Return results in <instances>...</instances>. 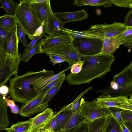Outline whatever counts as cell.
<instances>
[{
    "mask_svg": "<svg viewBox=\"0 0 132 132\" xmlns=\"http://www.w3.org/2000/svg\"><path fill=\"white\" fill-rule=\"evenodd\" d=\"M84 63L80 71L77 74L69 73L65 80L71 85L89 83L93 79L101 77L111 71L115 60V56L101 54L82 57Z\"/></svg>",
    "mask_w": 132,
    "mask_h": 132,
    "instance_id": "6da1fadb",
    "label": "cell"
},
{
    "mask_svg": "<svg viewBox=\"0 0 132 132\" xmlns=\"http://www.w3.org/2000/svg\"><path fill=\"white\" fill-rule=\"evenodd\" d=\"M55 74L53 70L44 69L38 71H28L20 76L16 75L9 80L10 95L14 101L22 103L30 100L38 94L31 86Z\"/></svg>",
    "mask_w": 132,
    "mask_h": 132,
    "instance_id": "7a4b0ae2",
    "label": "cell"
},
{
    "mask_svg": "<svg viewBox=\"0 0 132 132\" xmlns=\"http://www.w3.org/2000/svg\"><path fill=\"white\" fill-rule=\"evenodd\" d=\"M110 83L109 86L96 92L109 97H128L132 95V61L123 70L113 76Z\"/></svg>",
    "mask_w": 132,
    "mask_h": 132,
    "instance_id": "3957f363",
    "label": "cell"
},
{
    "mask_svg": "<svg viewBox=\"0 0 132 132\" xmlns=\"http://www.w3.org/2000/svg\"><path fill=\"white\" fill-rule=\"evenodd\" d=\"M30 0H22L16 5L14 16L18 23L30 39L36 30L41 25L32 13Z\"/></svg>",
    "mask_w": 132,
    "mask_h": 132,
    "instance_id": "277c9868",
    "label": "cell"
},
{
    "mask_svg": "<svg viewBox=\"0 0 132 132\" xmlns=\"http://www.w3.org/2000/svg\"><path fill=\"white\" fill-rule=\"evenodd\" d=\"M103 40L96 38H76L73 39L72 43L82 57L99 54L102 50Z\"/></svg>",
    "mask_w": 132,
    "mask_h": 132,
    "instance_id": "5b68a950",
    "label": "cell"
},
{
    "mask_svg": "<svg viewBox=\"0 0 132 132\" xmlns=\"http://www.w3.org/2000/svg\"><path fill=\"white\" fill-rule=\"evenodd\" d=\"M127 28L123 23L115 22L110 24L104 23L92 25L88 30L82 31L98 36L103 39L120 35L125 32Z\"/></svg>",
    "mask_w": 132,
    "mask_h": 132,
    "instance_id": "8992f818",
    "label": "cell"
},
{
    "mask_svg": "<svg viewBox=\"0 0 132 132\" xmlns=\"http://www.w3.org/2000/svg\"><path fill=\"white\" fill-rule=\"evenodd\" d=\"M45 53L47 55L54 54L60 56L67 62L70 67L83 61L82 57L73 46L72 42L62 44Z\"/></svg>",
    "mask_w": 132,
    "mask_h": 132,
    "instance_id": "52a82bcc",
    "label": "cell"
},
{
    "mask_svg": "<svg viewBox=\"0 0 132 132\" xmlns=\"http://www.w3.org/2000/svg\"><path fill=\"white\" fill-rule=\"evenodd\" d=\"M80 114L85 119L87 122L102 117L111 116L108 109L101 108L96 99L91 101H85Z\"/></svg>",
    "mask_w": 132,
    "mask_h": 132,
    "instance_id": "ba28073f",
    "label": "cell"
},
{
    "mask_svg": "<svg viewBox=\"0 0 132 132\" xmlns=\"http://www.w3.org/2000/svg\"><path fill=\"white\" fill-rule=\"evenodd\" d=\"M95 99L102 108L115 107L132 111V95L128 98L122 96L109 97L102 94Z\"/></svg>",
    "mask_w": 132,
    "mask_h": 132,
    "instance_id": "9c48e42d",
    "label": "cell"
},
{
    "mask_svg": "<svg viewBox=\"0 0 132 132\" xmlns=\"http://www.w3.org/2000/svg\"><path fill=\"white\" fill-rule=\"evenodd\" d=\"M54 115L52 109L47 108L34 117L30 118V126L27 132H39L47 129Z\"/></svg>",
    "mask_w": 132,
    "mask_h": 132,
    "instance_id": "30bf717a",
    "label": "cell"
},
{
    "mask_svg": "<svg viewBox=\"0 0 132 132\" xmlns=\"http://www.w3.org/2000/svg\"><path fill=\"white\" fill-rule=\"evenodd\" d=\"M46 92L37 95L31 100L22 103L19 110L20 114L23 117H29L44 110L49 105L48 103H42Z\"/></svg>",
    "mask_w": 132,
    "mask_h": 132,
    "instance_id": "8fae6325",
    "label": "cell"
},
{
    "mask_svg": "<svg viewBox=\"0 0 132 132\" xmlns=\"http://www.w3.org/2000/svg\"><path fill=\"white\" fill-rule=\"evenodd\" d=\"M30 7L32 13L36 19L41 24L44 22V26L46 25L53 12L51 8L50 0L39 3L30 2Z\"/></svg>",
    "mask_w": 132,
    "mask_h": 132,
    "instance_id": "7c38bea8",
    "label": "cell"
},
{
    "mask_svg": "<svg viewBox=\"0 0 132 132\" xmlns=\"http://www.w3.org/2000/svg\"><path fill=\"white\" fill-rule=\"evenodd\" d=\"M21 54L9 60L0 70V87L5 85L10 78L17 75Z\"/></svg>",
    "mask_w": 132,
    "mask_h": 132,
    "instance_id": "4fadbf2b",
    "label": "cell"
},
{
    "mask_svg": "<svg viewBox=\"0 0 132 132\" xmlns=\"http://www.w3.org/2000/svg\"><path fill=\"white\" fill-rule=\"evenodd\" d=\"M73 39L66 34L61 35L47 36L43 39L40 46V53L43 54L62 44L72 42Z\"/></svg>",
    "mask_w": 132,
    "mask_h": 132,
    "instance_id": "5bb4252c",
    "label": "cell"
},
{
    "mask_svg": "<svg viewBox=\"0 0 132 132\" xmlns=\"http://www.w3.org/2000/svg\"><path fill=\"white\" fill-rule=\"evenodd\" d=\"M85 101L84 98L81 99L79 107L73 113L68 122L60 132H71L81 124L87 122L85 119L81 116L80 114V111Z\"/></svg>",
    "mask_w": 132,
    "mask_h": 132,
    "instance_id": "9a60e30c",
    "label": "cell"
},
{
    "mask_svg": "<svg viewBox=\"0 0 132 132\" xmlns=\"http://www.w3.org/2000/svg\"><path fill=\"white\" fill-rule=\"evenodd\" d=\"M120 35L104 38L102 50L99 54L113 57L114 53L123 43Z\"/></svg>",
    "mask_w": 132,
    "mask_h": 132,
    "instance_id": "2e32d148",
    "label": "cell"
},
{
    "mask_svg": "<svg viewBox=\"0 0 132 132\" xmlns=\"http://www.w3.org/2000/svg\"><path fill=\"white\" fill-rule=\"evenodd\" d=\"M64 24L59 21L53 12L47 24L43 26L45 32L50 36L62 35L66 34L63 31Z\"/></svg>",
    "mask_w": 132,
    "mask_h": 132,
    "instance_id": "e0dca14e",
    "label": "cell"
},
{
    "mask_svg": "<svg viewBox=\"0 0 132 132\" xmlns=\"http://www.w3.org/2000/svg\"><path fill=\"white\" fill-rule=\"evenodd\" d=\"M58 20L64 24L69 22L81 21L87 19L88 16L87 12L84 10L78 11L54 13Z\"/></svg>",
    "mask_w": 132,
    "mask_h": 132,
    "instance_id": "ac0fdd59",
    "label": "cell"
},
{
    "mask_svg": "<svg viewBox=\"0 0 132 132\" xmlns=\"http://www.w3.org/2000/svg\"><path fill=\"white\" fill-rule=\"evenodd\" d=\"M17 25L8 33L6 39V52L12 56L18 55L19 39L17 32Z\"/></svg>",
    "mask_w": 132,
    "mask_h": 132,
    "instance_id": "d6986e66",
    "label": "cell"
},
{
    "mask_svg": "<svg viewBox=\"0 0 132 132\" xmlns=\"http://www.w3.org/2000/svg\"><path fill=\"white\" fill-rule=\"evenodd\" d=\"M72 106V103L63 107L56 113V125L54 132H60L68 122L73 113L71 111Z\"/></svg>",
    "mask_w": 132,
    "mask_h": 132,
    "instance_id": "ffe728a7",
    "label": "cell"
},
{
    "mask_svg": "<svg viewBox=\"0 0 132 132\" xmlns=\"http://www.w3.org/2000/svg\"><path fill=\"white\" fill-rule=\"evenodd\" d=\"M109 121L110 116H108L90 122L88 132H106Z\"/></svg>",
    "mask_w": 132,
    "mask_h": 132,
    "instance_id": "44dd1931",
    "label": "cell"
},
{
    "mask_svg": "<svg viewBox=\"0 0 132 132\" xmlns=\"http://www.w3.org/2000/svg\"><path fill=\"white\" fill-rule=\"evenodd\" d=\"M9 32L0 26V61L5 62L14 56L9 55L6 52V39Z\"/></svg>",
    "mask_w": 132,
    "mask_h": 132,
    "instance_id": "7402d4cb",
    "label": "cell"
},
{
    "mask_svg": "<svg viewBox=\"0 0 132 132\" xmlns=\"http://www.w3.org/2000/svg\"><path fill=\"white\" fill-rule=\"evenodd\" d=\"M7 106L2 96H0V126L2 130H5L9 125Z\"/></svg>",
    "mask_w": 132,
    "mask_h": 132,
    "instance_id": "603a6c76",
    "label": "cell"
},
{
    "mask_svg": "<svg viewBox=\"0 0 132 132\" xmlns=\"http://www.w3.org/2000/svg\"><path fill=\"white\" fill-rule=\"evenodd\" d=\"M73 4L77 6L84 5L110 7L112 5L109 0H75Z\"/></svg>",
    "mask_w": 132,
    "mask_h": 132,
    "instance_id": "cb8c5ba5",
    "label": "cell"
},
{
    "mask_svg": "<svg viewBox=\"0 0 132 132\" xmlns=\"http://www.w3.org/2000/svg\"><path fill=\"white\" fill-rule=\"evenodd\" d=\"M17 23L14 15L6 14L0 16V26L9 31L16 26Z\"/></svg>",
    "mask_w": 132,
    "mask_h": 132,
    "instance_id": "d4e9b609",
    "label": "cell"
},
{
    "mask_svg": "<svg viewBox=\"0 0 132 132\" xmlns=\"http://www.w3.org/2000/svg\"><path fill=\"white\" fill-rule=\"evenodd\" d=\"M70 68L71 67L69 66L68 68L56 74H55L54 75L44 79L38 82L35 83L33 85V87L35 91L38 93V90L56 79L63 73Z\"/></svg>",
    "mask_w": 132,
    "mask_h": 132,
    "instance_id": "484cf974",
    "label": "cell"
},
{
    "mask_svg": "<svg viewBox=\"0 0 132 132\" xmlns=\"http://www.w3.org/2000/svg\"><path fill=\"white\" fill-rule=\"evenodd\" d=\"M43 40V39H42L31 48L23 53L20 58L21 61L27 62L33 55L40 53V46Z\"/></svg>",
    "mask_w": 132,
    "mask_h": 132,
    "instance_id": "4316f807",
    "label": "cell"
},
{
    "mask_svg": "<svg viewBox=\"0 0 132 132\" xmlns=\"http://www.w3.org/2000/svg\"><path fill=\"white\" fill-rule=\"evenodd\" d=\"M30 126L29 120L19 122L13 124L9 128L5 129L8 132H27Z\"/></svg>",
    "mask_w": 132,
    "mask_h": 132,
    "instance_id": "83f0119b",
    "label": "cell"
},
{
    "mask_svg": "<svg viewBox=\"0 0 132 132\" xmlns=\"http://www.w3.org/2000/svg\"><path fill=\"white\" fill-rule=\"evenodd\" d=\"M64 31L69 35L72 38H96L103 40V39L98 36L83 32L70 30L67 28L63 29Z\"/></svg>",
    "mask_w": 132,
    "mask_h": 132,
    "instance_id": "f1b7e54d",
    "label": "cell"
},
{
    "mask_svg": "<svg viewBox=\"0 0 132 132\" xmlns=\"http://www.w3.org/2000/svg\"><path fill=\"white\" fill-rule=\"evenodd\" d=\"M123 41L121 45L129 48L132 47V27H128L126 30L120 35Z\"/></svg>",
    "mask_w": 132,
    "mask_h": 132,
    "instance_id": "f546056e",
    "label": "cell"
},
{
    "mask_svg": "<svg viewBox=\"0 0 132 132\" xmlns=\"http://www.w3.org/2000/svg\"><path fill=\"white\" fill-rule=\"evenodd\" d=\"M65 73L64 72L63 73L56 79L38 90L37 95L46 93L49 90L56 86L61 82L64 81L65 80Z\"/></svg>",
    "mask_w": 132,
    "mask_h": 132,
    "instance_id": "4dcf8cb0",
    "label": "cell"
},
{
    "mask_svg": "<svg viewBox=\"0 0 132 132\" xmlns=\"http://www.w3.org/2000/svg\"><path fill=\"white\" fill-rule=\"evenodd\" d=\"M2 7L4 9L6 12L11 15H14L16 5L15 3L11 0H0Z\"/></svg>",
    "mask_w": 132,
    "mask_h": 132,
    "instance_id": "1f68e13d",
    "label": "cell"
},
{
    "mask_svg": "<svg viewBox=\"0 0 132 132\" xmlns=\"http://www.w3.org/2000/svg\"><path fill=\"white\" fill-rule=\"evenodd\" d=\"M63 82V81L61 82L46 92L43 101V104L48 103L52 98L58 92Z\"/></svg>",
    "mask_w": 132,
    "mask_h": 132,
    "instance_id": "d6a6232c",
    "label": "cell"
},
{
    "mask_svg": "<svg viewBox=\"0 0 132 132\" xmlns=\"http://www.w3.org/2000/svg\"><path fill=\"white\" fill-rule=\"evenodd\" d=\"M106 131L122 132L119 123L114 118L111 116H110V121L106 129Z\"/></svg>",
    "mask_w": 132,
    "mask_h": 132,
    "instance_id": "836d02e7",
    "label": "cell"
},
{
    "mask_svg": "<svg viewBox=\"0 0 132 132\" xmlns=\"http://www.w3.org/2000/svg\"><path fill=\"white\" fill-rule=\"evenodd\" d=\"M107 109L111 114V117L114 118L118 122L124 123L121 114L123 109L115 107H111Z\"/></svg>",
    "mask_w": 132,
    "mask_h": 132,
    "instance_id": "e575fe53",
    "label": "cell"
},
{
    "mask_svg": "<svg viewBox=\"0 0 132 132\" xmlns=\"http://www.w3.org/2000/svg\"><path fill=\"white\" fill-rule=\"evenodd\" d=\"M110 1L116 6L120 7L132 8V0H109Z\"/></svg>",
    "mask_w": 132,
    "mask_h": 132,
    "instance_id": "d590c367",
    "label": "cell"
},
{
    "mask_svg": "<svg viewBox=\"0 0 132 132\" xmlns=\"http://www.w3.org/2000/svg\"><path fill=\"white\" fill-rule=\"evenodd\" d=\"M2 97L7 106L10 107L12 112L15 114H18L19 112V109L14 101L5 96H2Z\"/></svg>",
    "mask_w": 132,
    "mask_h": 132,
    "instance_id": "8d00e7d4",
    "label": "cell"
},
{
    "mask_svg": "<svg viewBox=\"0 0 132 132\" xmlns=\"http://www.w3.org/2000/svg\"><path fill=\"white\" fill-rule=\"evenodd\" d=\"M92 88V87H89L81 93L78 97L72 102L73 104L71 111L73 113L75 112L79 107L80 103L79 100L82 96L87 91Z\"/></svg>",
    "mask_w": 132,
    "mask_h": 132,
    "instance_id": "74e56055",
    "label": "cell"
},
{
    "mask_svg": "<svg viewBox=\"0 0 132 132\" xmlns=\"http://www.w3.org/2000/svg\"><path fill=\"white\" fill-rule=\"evenodd\" d=\"M17 32L18 38L21 42L23 46L25 47L27 45V40L25 37V34L20 26L17 25Z\"/></svg>",
    "mask_w": 132,
    "mask_h": 132,
    "instance_id": "f35d334b",
    "label": "cell"
},
{
    "mask_svg": "<svg viewBox=\"0 0 132 132\" xmlns=\"http://www.w3.org/2000/svg\"><path fill=\"white\" fill-rule=\"evenodd\" d=\"M121 114L123 121H132V111L123 109Z\"/></svg>",
    "mask_w": 132,
    "mask_h": 132,
    "instance_id": "ab89813d",
    "label": "cell"
},
{
    "mask_svg": "<svg viewBox=\"0 0 132 132\" xmlns=\"http://www.w3.org/2000/svg\"><path fill=\"white\" fill-rule=\"evenodd\" d=\"M83 63V61L72 65L70 68L71 73L74 74L79 72L81 69Z\"/></svg>",
    "mask_w": 132,
    "mask_h": 132,
    "instance_id": "60d3db41",
    "label": "cell"
},
{
    "mask_svg": "<svg viewBox=\"0 0 132 132\" xmlns=\"http://www.w3.org/2000/svg\"><path fill=\"white\" fill-rule=\"evenodd\" d=\"M127 27H132V10L131 9L124 18V21L123 23Z\"/></svg>",
    "mask_w": 132,
    "mask_h": 132,
    "instance_id": "b9f144b4",
    "label": "cell"
},
{
    "mask_svg": "<svg viewBox=\"0 0 132 132\" xmlns=\"http://www.w3.org/2000/svg\"><path fill=\"white\" fill-rule=\"evenodd\" d=\"M84 123L71 132H88L89 122Z\"/></svg>",
    "mask_w": 132,
    "mask_h": 132,
    "instance_id": "7bdbcfd3",
    "label": "cell"
},
{
    "mask_svg": "<svg viewBox=\"0 0 132 132\" xmlns=\"http://www.w3.org/2000/svg\"><path fill=\"white\" fill-rule=\"evenodd\" d=\"M44 22H43L41 25L36 30L34 34L31 36L30 39L32 40L35 37H37L44 34Z\"/></svg>",
    "mask_w": 132,
    "mask_h": 132,
    "instance_id": "ee69618b",
    "label": "cell"
},
{
    "mask_svg": "<svg viewBox=\"0 0 132 132\" xmlns=\"http://www.w3.org/2000/svg\"><path fill=\"white\" fill-rule=\"evenodd\" d=\"M44 35H41L40 36L35 37L32 40L31 42L28 45H27L26 47L23 51L25 52L28 50L30 48L35 45L37 42Z\"/></svg>",
    "mask_w": 132,
    "mask_h": 132,
    "instance_id": "f6af8a7d",
    "label": "cell"
},
{
    "mask_svg": "<svg viewBox=\"0 0 132 132\" xmlns=\"http://www.w3.org/2000/svg\"><path fill=\"white\" fill-rule=\"evenodd\" d=\"M56 117L57 115L56 114L54 115L47 129L48 128L54 131L56 125Z\"/></svg>",
    "mask_w": 132,
    "mask_h": 132,
    "instance_id": "bcb514c9",
    "label": "cell"
},
{
    "mask_svg": "<svg viewBox=\"0 0 132 132\" xmlns=\"http://www.w3.org/2000/svg\"><path fill=\"white\" fill-rule=\"evenodd\" d=\"M9 92V89L7 86L4 85L0 87V94L3 96H6Z\"/></svg>",
    "mask_w": 132,
    "mask_h": 132,
    "instance_id": "7dc6e473",
    "label": "cell"
},
{
    "mask_svg": "<svg viewBox=\"0 0 132 132\" xmlns=\"http://www.w3.org/2000/svg\"><path fill=\"white\" fill-rule=\"evenodd\" d=\"M124 124L128 129L130 132H132V121H124Z\"/></svg>",
    "mask_w": 132,
    "mask_h": 132,
    "instance_id": "c3c4849f",
    "label": "cell"
},
{
    "mask_svg": "<svg viewBox=\"0 0 132 132\" xmlns=\"http://www.w3.org/2000/svg\"><path fill=\"white\" fill-rule=\"evenodd\" d=\"M118 122L119 123L121 127L122 132H130L126 127L124 123L121 122Z\"/></svg>",
    "mask_w": 132,
    "mask_h": 132,
    "instance_id": "681fc988",
    "label": "cell"
},
{
    "mask_svg": "<svg viewBox=\"0 0 132 132\" xmlns=\"http://www.w3.org/2000/svg\"><path fill=\"white\" fill-rule=\"evenodd\" d=\"M48 56L50 58V60H56L62 58L58 55L54 54H50Z\"/></svg>",
    "mask_w": 132,
    "mask_h": 132,
    "instance_id": "f907efd6",
    "label": "cell"
},
{
    "mask_svg": "<svg viewBox=\"0 0 132 132\" xmlns=\"http://www.w3.org/2000/svg\"><path fill=\"white\" fill-rule=\"evenodd\" d=\"M50 62L53 63V65H54L56 64L60 63L66 61L63 59L61 58L59 60H50Z\"/></svg>",
    "mask_w": 132,
    "mask_h": 132,
    "instance_id": "816d5d0a",
    "label": "cell"
},
{
    "mask_svg": "<svg viewBox=\"0 0 132 132\" xmlns=\"http://www.w3.org/2000/svg\"><path fill=\"white\" fill-rule=\"evenodd\" d=\"M31 3H42L46 2L48 1V0H30Z\"/></svg>",
    "mask_w": 132,
    "mask_h": 132,
    "instance_id": "f5cc1de1",
    "label": "cell"
},
{
    "mask_svg": "<svg viewBox=\"0 0 132 132\" xmlns=\"http://www.w3.org/2000/svg\"><path fill=\"white\" fill-rule=\"evenodd\" d=\"M7 60L6 62H0V70L3 67H4V65H5L6 63L9 60Z\"/></svg>",
    "mask_w": 132,
    "mask_h": 132,
    "instance_id": "db71d44e",
    "label": "cell"
},
{
    "mask_svg": "<svg viewBox=\"0 0 132 132\" xmlns=\"http://www.w3.org/2000/svg\"><path fill=\"white\" fill-rule=\"evenodd\" d=\"M52 131L50 129L47 128L39 132H52Z\"/></svg>",
    "mask_w": 132,
    "mask_h": 132,
    "instance_id": "11a10c76",
    "label": "cell"
},
{
    "mask_svg": "<svg viewBox=\"0 0 132 132\" xmlns=\"http://www.w3.org/2000/svg\"><path fill=\"white\" fill-rule=\"evenodd\" d=\"M1 130H2V129H1V127L0 126V131Z\"/></svg>",
    "mask_w": 132,
    "mask_h": 132,
    "instance_id": "9f6ffc18",
    "label": "cell"
},
{
    "mask_svg": "<svg viewBox=\"0 0 132 132\" xmlns=\"http://www.w3.org/2000/svg\"><path fill=\"white\" fill-rule=\"evenodd\" d=\"M52 132H54L53 131H52Z\"/></svg>",
    "mask_w": 132,
    "mask_h": 132,
    "instance_id": "6f0895ef",
    "label": "cell"
},
{
    "mask_svg": "<svg viewBox=\"0 0 132 132\" xmlns=\"http://www.w3.org/2000/svg\"><path fill=\"white\" fill-rule=\"evenodd\" d=\"M106 132H108V131H106Z\"/></svg>",
    "mask_w": 132,
    "mask_h": 132,
    "instance_id": "680465c9",
    "label": "cell"
}]
</instances>
